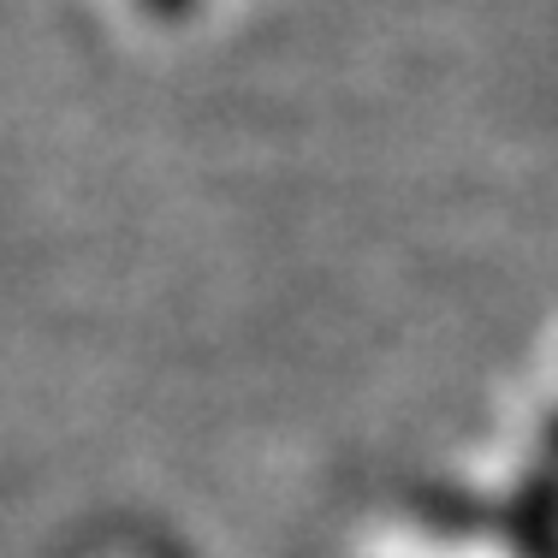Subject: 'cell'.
I'll return each instance as SVG.
<instances>
[{
    "label": "cell",
    "mask_w": 558,
    "mask_h": 558,
    "mask_svg": "<svg viewBox=\"0 0 558 558\" xmlns=\"http://www.w3.org/2000/svg\"><path fill=\"white\" fill-rule=\"evenodd\" d=\"M155 7H161V12H184L191 0H155Z\"/></svg>",
    "instance_id": "cell-1"
}]
</instances>
